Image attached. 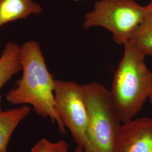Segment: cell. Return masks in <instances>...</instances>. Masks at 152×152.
Returning a JSON list of instances; mask_svg holds the SVG:
<instances>
[{
    "label": "cell",
    "mask_w": 152,
    "mask_h": 152,
    "mask_svg": "<svg viewBox=\"0 0 152 152\" xmlns=\"http://www.w3.org/2000/svg\"><path fill=\"white\" fill-rule=\"evenodd\" d=\"M23 71L15 87L7 92L6 100L14 105H30L38 116L50 118L59 130L65 133V127L55 108L54 78L49 72L40 45L28 41L20 50Z\"/></svg>",
    "instance_id": "1"
},
{
    "label": "cell",
    "mask_w": 152,
    "mask_h": 152,
    "mask_svg": "<svg viewBox=\"0 0 152 152\" xmlns=\"http://www.w3.org/2000/svg\"><path fill=\"white\" fill-rule=\"evenodd\" d=\"M124 45L110 90L122 123L135 118L152 88V72L145 63L146 56L128 41Z\"/></svg>",
    "instance_id": "2"
},
{
    "label": "cell",
    "mask_w": 152,
    "mask_h": 152,
    "mask_svg": "<svg viewBox=\"0 0 152 152\" xmlns=\"http://www.w3.org/2000/svg\"><path fill=\"white\" fill-rule=\"evenodd\" d=\"M88 113L87 137L92 152H112L122 122L110 90L92 82L83 85Z\"/></svg>",
    "instance_id": "3"
},
{
    "label": "cell",
    "mask_w": 152,
    "mask_h": 152,
    "mask_svg": "<svg viewBox=\"0 0 152 152\" xmlns=\"http://www.w3.org/2000/svg\"><path fill=\"white\" fill-rule=\"evenodd\" d=\"M149 16L147 6L135 0H99L85 14L83 26L105 28L112 33L116 44L124 45Z\"/></svg>",
    "instance_id": "4"
},
{
    "label": "cell",
    "mask_w": 152,
    "mask_h": 152,
    "mask_svg": "<svg viewBox=\"0 0 152 152\" xmlns=\"http://www.w3.org/2000/svg\"><path fill=\"white\" fill-rule=\"evenodd\" d=\"M55 108L78 146L91 151L88 137V113L83 85L55 80ZM92 152V151H91Z\"/></svg>",
    "instance_id": "5"
},
{
    "label": "cell",
    "mask_w": 152,
    "mask_h": 152,
    "mask_svg": "<svg viewBox=\"0 0 152 152\" xmlns=\"http://www.w3.org/2000/svg\"><path fill=\"white\" fill-rule=\"evenodd\" d=\"M112 152H152V118L122 123Z\"/></svg>",
    "instance_id": "6"
},
{
    "label": "cell",
    "mask_w": 152,
    "mask_h": 152,
    "mask_svg": "<svg viewBox=\"0 0 152 152\" xmlns=\"http://www.w3.org/2000/svg\"><path fill=\"white\" fill-rule=\"evenodd\" d=\"M41 12V6L32 0H0V27Z\"/></svg>",
    "instance_id": "7"
},
{
    "label": "cell",
    "mask_w": 152,
    "mask_h": 152,
    "mask_svg": "<svg viewBox=\"0 0 152 152\" xmlns=\"http://www.w3.org/2000/svg\"><path fill=\"white\" fill-rule=\"evenodd\" d=\"M31 108L22 105L15 108L0 111V152H9L8 144L16 127L29 114Z\"/></svg>",
    "instance_id": "8"
},
{
    "label": "cell",
    "mask_w": 152,
    "mask_h": 152,
    "mask_svg": "<svg viewBox=\"0 0 152 152\" xmlns=\"http://www.w3.org/2000/svg\"><path fill=\"white\" fill-rule=\"evenodd\" d=\"M20 50V46L12 41L5 45L0 56V91L13 76L22 70ZM1 110L2 98L0 95Z\"/></svg>",
    "instance_id": "9"
},
{
    "label": "cell",
    "mask_w": 152,
    "mask_h": 152,
    "mask_svg": "<svg viewBox=\"0 0 152 152\" xmlns=\"http://www.w3.org/2000/svg\"><path fill=\"white\" fill-rule=\"evenodd\" d=\"M145 55L152 57V16L137 28L128 41Z\"/></svg>",
    "instance_id": "10"
},
{
    "label": "cell",
    "mask_w": 152,
    "mask_h": 152,
    "mask_svg": "<svg viewBox=\"0 0 152 152\" xmlns=\"http://www.w3.org/2000/svg\"><path fill=\"white\" fill-rule=\"evenodd\" d=\"M69 148V144L65 140L52 142L43 138L32 147L31 152H67Z\"/></svg>",
    "instance_id": "11"
},
{
    "label": "cell",
    "mask_w": 152,
    "mask_h": 152,
    "mask_svg": "<svg viewBox=\"0 0 152 152\" xmlns=\"http://www.w3.org/2000/svg\"><path fill=\"white\" fill-rule=\"evenodd\" d=\"M73 152H92L91 151H90L88 150H87L82 147H80V146H78L76 147L74 151Z\"/></svg>",
    "instance_id": "12"
},
{
    "label": "cell",
    "mask_w": 152,
    "mask_h": 152,
    "mask_svg": "<svg viewBox=\"0 0 152 152\" xmlns=\"http://www.w3.org/2000/svg\"><path fill=\"white\" fill-rule=\"evenodd\" d=\"M147 10L148 12L149 15L152 16V0L149 5H147Z\"/></svg>",
    "instance_id": "13"
},
{
    "label": "cell",
    "mask_w": 152,
    "mask_h": 152,
    "mask_svg": "<svg viewBox=\"0 0 152 152\" xmlns=\"http://www.w3.org/2000/svg\"><path fill=\"white\" fill-rule=\"evenodd\" d=\"M148 100H149L150 103H151V104H152V90H151V93H150V94H149V98H148Z\"/></svg>",
    "instance_id": "14"
}]
</instances>
